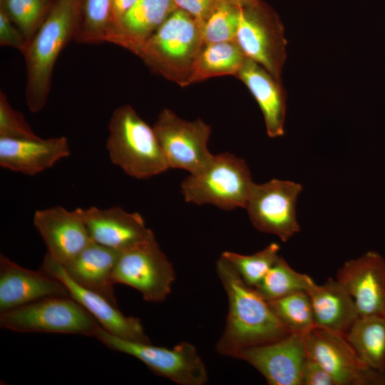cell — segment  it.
<instances>
[{
	"instance_id": "ac0fdd59",
	"label": "cell",
	"mask_w": 385,
	"mask_h": 385,
	"mask_svg": "<svg viewBox=\"0 0 385 385\" xmlns=\"http://www.w3.org/2000/svg\"><path fill=\"white\" fill-rule=\"evenodd\" d=\"M51 296H70L64 285L41 269L24 268L0 255V313Z\"/></svg>"
},
{
	"instance_id": "d4e9b609",
	"label": "cell",
	"mask_w": 385,
	"mask_h": 385,
	"mask_svg": "<svg viewBox=\"0 0 385 385\" xmlns=\"http://www.w3.org/2000/svg\"><path fill=\"white\" fill-rule=\"evenodd\" d=\"M346 337L367 366L385 373V315L359 317Z\"/></svg>"
},
{
	"instance_id": "cb8c5ba5",
	"label": "cell",
	"mask_w": 385,
	"mask_h": 385,
	"mask_svg": "<svg viewBox=\"0 0 385 385\" xmlns=\"http://www.w3.org/2000/svg\"><path fill=\"white\" fill-rule=\"evenodd\" d=\"M245 58L236 40L205 44L192 64L187 86L213 77L236 76Z\"/></svg>"
},
{
	"instance_id": "7a4b0ae2",
	"label": "cell",
	"mask_w": 385,
	"mask_h": 385,
	"mask_svg": "<svg viewBox=\"0 0 385 385\" xmlns=\"http://www.w3.org/2000/svg\"><path fill=\"white\" fill-rule=\"evenodd\" d=\"M81 6V0H55L23 53L26 63V102L32 113L39 112L46 103L56 60L77 34Z\"/></svg>"
},
{
	"instance_id": "ffe728a7",
	"label": "cell",
	"mask_w": 385,
	"mask_h": 385,
	"mask_svg": "<svg viewBox=\"0 0 385 385\" xmlns=\"http://www.w3.org/2000/svg\"><path fill=\"white\" fill-rule=\"evenodd\" d=\"M247 87L263 114L270 138L284 134L286 93L281 81L257 62L245 58L236 76Z\"/></svg>"
},
{
	"instance_id": "4dcf8cb0",
	"label": "cell",
	"mask_w": 385,
	"mask_h": 385,
	"mask_svg": "<svg viewBox=\"0 0 385 385\" xmlns=\"http://www.w3.org/2000/svg\"><path fill=\"white\" fill-rule=\"evenodd\" d=\"M239 18V6L227 0H216L200 29L205 45L236 40Z\"/></svg>"
},
{
	"instance_id": "ba28073f",
	"label": "cell",
	"mask_w": 385,
	"mask_h": 385,
	"mask_svg": "<svg viewBox=\"0 0 385 385\" xmlns=\"http://www.w3.org/2000/svg\"><path fill=\"white\" fill-rule=\"evenodd\" d=\"M239 7L237 43L246 58L260 64L280 80L287 45L282 24L260 0Z\"/></svg>"
},
{
	"instance_id": "4316f807",
	"label": "cell",
	"mask_w": 385,
	"mask_h": 385,
	"mask_svg": "<svg viewBox=\"0 0 385 385\" xmlns=\"http://www.w3.org/2000/svg\"><path fill=\"white\" fill-rule=\"evenodd\" d=\"M268 303L291 333L304 334L316 327L311 300L306 291L296 292Z\"/></svg>"
},
{
	"instance_id": "5bb4252c",
	"label": "cell",
	"mask_w": 385,
	"mask_h": 385,
	"mask_svg": "<svg viewBox=\"0 0 385 385\" xmlns=\"http://www.w3.org/2000/svg\"><path fill=\"white\" fill-rule=\"evenodd\" d=\"M40 269L60 281L70 296L86 309L107 332L126 340L150 343L139 318L125 316L118 306L104 297L75 282L63 265L47 253Z\"/></svg>"
},
{
	"instance_id": "e0dca14e",
	"label": "cell",
	"mask_w": 385,
	"mask_h": 385,
	"mask_svg": "<svg viewBox=\"0 0 385 385\" xmlns=\"http://www.w3.org/2000/svg\"><path fill=\"white\" fill-rule=\"evenodd\" d=\"M91 239L108 248L123 252L155 237L141 215L119 207L81 208Z\"/></svg>"
},
{
	"instance_id": "8d00e7d4",
	"label": "cell",
	"mask_w": 385,
	"mask_h": 385,
	"mask_svg": "<svg viewBox=\"0 0 385 385\" xmlns=\"http://www.w3.org/2000/svg\"><path fill=\"white\" fill-rule=\"evenodd\" d=\"M227 1L237 6H243L249 3H251L254 0H227Z\"/></svg>"
},
{
	"instance_id": "836d02e7",
	"label": "cell",
	"mask_w": 385,
	"mask_h": 385,
	"mask_svg": "<svg viewBox=\"0 0 385 385\" xmlns=\"http://www.w3.org/2000/svg\"><path fill=\"white\" fill-rule=\"evenodd\" d=\"M177 9L183 10L192 16L200 28L210 14L216 0H173Z\"/></svg>"
},
{
	"instance_id": "277c9868",
	"label": "cell",
	"mask_w": 385,
	"mask_h": 385,
	"mask_svg": "<svg viewBox=\"0 0 385 385\" xmlns=\"http://www.w3.org/2000/svg\"><path fill=\"white\" fill-rule=\"evenodd\" d=\"M108 133L106 150L110 160L127 175L145 179L169 168L153 127L130 105L113 112Z\"/></svg>"
},
{
	"instance_id": "52a82bcc",
	"label": "cell",
	"mask_w": 385,
	"mask_h": 385,
	"mask_svg": "<svg viewBox=\"0 0 385 385\" xmlns=\"http://www.w3.org/2000/svg\"><path fill=\"white\" fill-rule=\"evenodd\" d=\"M94 337L112 350L137 358L155 374L180 385H203L207 381L205 364L189 342H180L173 348L157 346L121 339L101 326Z\"/></svg>"
},
{
	"instance_id": "83f0119b",
	"label": "cell",
	"mask_w": 385,
	"mask_h": 385,
	"mask_svg": "<svg viewBox=\"0 0 385 385\" xmlns=\"http://www.w3.org/2000/svg\"><path fill=\"white\" fill-rule=\"evenodd\" d=\"M112 0H81V19L76 41L106 42L111 29Z\"/></svg>"
},
{
	"instance_id": "9a60e30c",
	"label": "cell",
	"mask_w": 385,
	"mask_h": 385,
	"mask_svg": "<svg viewBox=\"0 0 385 385\" xmlns=\"http://www.w3.org/2000/svg\"><path fill=\"white\" fill-rule=\"evenodd\" d=\"M33 222L46 245L47 254L62 265L93 241L80 207L73 211L61 206L37 210Z\"/></svg>"
},
{
	"instance_id": "30bf717a",
	"label": "cell",
	"mask_w": 385,
	"mask_h": 385,
	"mask_svg": "<svg viewBox=\"0 0 385 385\" xmlns=\"http://www.w3.org/2000/svg\"><path fill=\"white\" fill-rule=\"evenodd\" d=\"M304 339L307 356L332 376L336 385H385V373L367 366L345 334L315 327Z\"/></svg>"
},
{
	"instance_id": "9c48e42d",
	"label": "cell",
	"mask_w": 385,
	"mask_h": 385,
	"mask_svg": "<svg viewBox=\"0 0 385 385\" xmlns=\"http://www.w3.org/2000/svg\"><path fill=\"white\" fill-rule=\"evenodd\" d=\"M113 279L138 290L147 302H161L171 292L175 272L153 237L120 253Z\"/></svg>"
},
{
	"instance_id": "e575fe53",
	"label": "cell",
	"mask_w": 385,
	"mask_h": 385,
	"mask_svg": "<svg viewBox=\"0 0 385 385\" xmlns=\"http://www.w3.org/2000/svg\"><path fill=\"white\" fill-rule=\"evenodd\" d=\"M302 385H336L332 376L315 360L309 357L304 362Z\"/></svg>"
},
{
	"instance_id": "484cf974",
	"label": "cell",
	"mask_w": 385,
	"mask_h": 385,
	"mask_svg": "<svg viewBox=\"0 0 385 385\" xmlns=\"http://www.w3.org/2000/svg\"><path fill=\"white\" fill-rule=\"evenodd\" d=\"M314 283L309 275L297 272L279 256L255 289L270 302L296 292L307 291Z\"/></svg>"
},
{
	"instance_id": "d6986e66",
	"label": "cell",
	"mask_w": 385,
	"mask_h": 385,
	"mask_svg": "<svg viewBox=\"0 0 385 385\" xmlns=\"http://www.w3.org/2000/svg\"><path fill=\"white\" fill-rule=\"evenodd\" d=\"M71 153L64 136L48 139H14L0 137V165L28 175L53 166Z\"/></svg>"
},
{
	"instance_id": "7402d4cb",
	"label": "cell",
	"mask_w": 385,
	"mask_h": 385,
	"mask_svg": "<svg viewBox=\"0 0 385 385\" xmlns=\"http://www.w3.org/2000/svg\"><path fill=\"white\" fill-rule=\"evenodd\" d=\"M306 292L317 327L346 335L359 317L352 297L336 278L322 284L314 283Z\"/></svg>"
},
{
	"instance_id": "d6a6232c",
	"label": "cell",
	"mask_w": 385,
	"mask_h": 385,
	"mask_svg": "<svg viewBox=\"0 0 385 385\" xmlns=\"http://www.w3.org/2000/svg\"><path fill=\"white\" fill-rule=\"evenodd\" d=\"M0 44L10 46L24 53L28 42L19 29L0 9Z\"/></svg>"
},
{
	"instance_id": "5b68a950",
	"label": "cell",
	"mask_w": 385,
	"mask_h": 385,
	"mask_svg": "<svg viewBox=\"0 0 385 385\" xmlns=\"http://www.w3.org/2000/svg\"><path fill=\"white\" fill-rule=\"evenodd\" d=\"M255 183L245 160L227 152L213 155L206 165L181 183L188 202L225 210L245 207Z\"/></svg>"
},
{
	"instance_id": "6da1fadb",
	"label": "cell",
	"mask_w": 385,
	"mask_h": 385,
	"mask_svg": "<svg viewBox=\"0 0 385 385\" xmlns=\"http://www.w3.org/2000/svg\"><path fill=\"white\" fill-rule=\"evenodd\" d=\"M216 272L228 299L225 329L215 345L220 354L235 358L245 348L271 342L291 333L268 302L245 284L222 256L217 261Z\"/></svg>"
},
{
	"instance_id": "603a6c76",
	"label": "cell",
	"mask_w": 385,
	"mask_h": 385,
	"mask_svg": "<svg viewBox=\"0 0 385 385\" xmlns=\"http://www.w3.org/2000/svg\"><path fill=\"white\" fill-rule=\"evenodd\" d=\"M175 9L173 0H137L106 42L134 53Z\"/></svg>"
},
{
	"instance_id": "8fae6325",
	"label": "cell",
	"mask_w": 385,
	"mask_h": 385,
	"mask_svg": "<svg viewBox=\"0 0 385 385\" xmlns=\"http://www.w3.org/2000/svg\"><path fill=\"white\" fill-rule=\"evenodd\" d=\"M153 128L169 168L195 173L213 155L207 148L211 128L201 119L188 121L164 108Z\"/></svg>"
},
{
	"instance_id": "1f68e13d",
	"label": "cell",
	"mask_w": 385,
	"mask_h": 385,
	"mask_svg": "<svg viewBox=\"0 0 385 385\" xmlns=\"http://www.w3.org/2000/svg\"><path fill=\"white\" fill-rule=\"evenodd\" d=\"M0 137L14 139H35L34 133L23 114L14 110L5 93L0 92Z\"/></svg>"
},
{
	"instance_id": "4fadbf2b",
	"label": "cell",
	"mask_w": 385,
	"mask_h": 385,
	"mask_svg": "<svg viewBox=\"0 0 385 385\" xmlns=\"http://www.w3.org/2000/svg\"><path fill=\"white\" fill-rule=\"evenodd\" d=\"M235 358L252 365L270 385H302L307 358L304 334L290 333L271 342L245 348Z\"/></svg>"
},
{
	"instance_id": "44dd1931",
	"label": "cell",
	"mask_w": 385,
	"mask_h": 385,
	"mask_svg": "<svg viewBox=\"0 0 385 385\" xmlns=\"http://www.w3.org/2000/svg\"><path fill=\"white\" fill-rule=\"evenodd\" d=\"M120 252L92 241L73 260L63 265L79 285L104 297L115 306L113 270Z\"/></svg>"
},
{
	"instance_id": "2e32d148",
	"label": "cell",
	"mask_w": 385,
	"mask_h": 385,
	"mask_svg": "<svg viewBox=\"0 0 385 385\" xmlns=\"http://www.w3.org/2000/svg\"><path fill=\"white\" fill-rule=\"evenodd\" d=\"M336 279L352 297L359 317L385 315V259L378 252L346 261Z\"/></svg>"
},
{
	"instance_id": "d590c367",
	"label": "cell",
	"mask_w": 385,
	"mask_h": 385,
	"mask_svg": "<svg viewBox=\"0 0 385 385\" xmlns=\"http://www.w3.org/2000/svg\"><path fill=\"white\" fill-rule=\"evenodd\" d=\"M136 1L137 0H112L111 29L108 35L119 26L125 15L132 8Z\"/></svg>"
},
{
	"instance_id": "7c38bea8",
	"label": "cell",
	"mask_w": 385,
	"mask_h": 385,
	"mask_svg": "<svg viewBox=\"0 0 385 385\" xmlns=\"http://www.w3.org/2000/svg\"><path fill=\"white\" fill-rule=\"evenodd\" d=\"M302 190L301 184L289 180L272 179L255 183L245 207L252 225L287 241L300 230L296 203Z\"/></svg>"
},
{
	"instance_id": "3957f363",
	"label": "cell",
	"mask_w": 385,
	"mask_h": 385,
	"mask_svg": "<svg viewBox=\"0 0 385 385\" xmlns=\"http://www.w3.org/2000/svg\"><path fill=\"white\" fill-rule=\"evenodd\" d=\"M204 46L198 24L186 12L175 9L133 53L153 71L186 86L192 64Z\"/></svg>"
},
{
	"instance_id": "f546056e",
	"label": "cell",
	"mask_w": 385,
	"mask_h": 385,
	"mask_svg": "<svg viewBox=\"0 0 385 385\" xmlns=\"http://www.w3.org/2000/svg\"><path fill=\"white\" fill-rule=\"evenodd\" d=\"M279 245L272 242L263 250L250 255L225 251V258L248 286L255 287L262 280L279 257Z\"/></svg>"
},
{
	"instance_id": "8992f818",
	"label": "cell",
	"mask_w": 385,
	"mask_h": 385,
	"mask_svg": "<svg viewBox=\"0 0 385 385\" xmlns=\"http://www.w3.org/2000/svg\"><path fill=\"white\" fill-rule=\"evenodd\" d=\"M98 322L71 296H51L0 313V327L19 332L93 337Z\"/></svg>"
},
{
	"instance_id": "f1b7e54d",
	"label": "cell",
	"mask_w": 385,
	"mask_h": 385,
	"mask_svg": "<svg viewBox=\"0 0 385 385\" xmlns=\"http://www.w3.org/2000/svg\"><path fill=\"white\" fill-rule=\"evenodd\" d=\"M55 0H0L1 9L29 43L47 17Z\"/></svg>"
}]
</instances>
